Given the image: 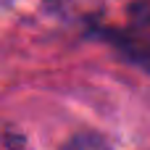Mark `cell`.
<instances>
[{
    "label": "cell",
    "instance_id": "cell-1",
    "mask_svg": "<svg viewBox=\"0 0 150 150\" xmlns=\"http://www.w3.org/2000/svg\"><path fill=\"white\" fill-rule=\"evenodd\" d=\"M124 61L150 74V0H132L119 24H105L98 29Z\"/></svg>",
    "mask_w": 150,
    "mask_h": 150
},
{
    "label": "cell",
    "instance_id": "cell-2",
    "mask_svg": "<svg viewBox=\"0 0 150 150\" xmlns=\"http://www.w3.org/2000/svg\"><path fill=\"white\" fill-rule=\"evenodd\" d=\"M61 150H111V148L98 134H76L71 142H66Z\"/></svg>",
    "mask_w": 150,
    "mask_h": 150
},
{
    "label": "cell",
    "instance_id": "cell-3",
    "mask_svg": "<svg viewBox=\"0 0 150 150\" xmlns=\"http://www.w3.org/2000/svg\"><path fill=\"white\" fill-rule=\"evenodd\" d=\"M11 3H13V0H0V16H3V13L11 8Z\"/></svg>",
    "mask_w": 150,
    "mask_h": 150
}]
</instances>
